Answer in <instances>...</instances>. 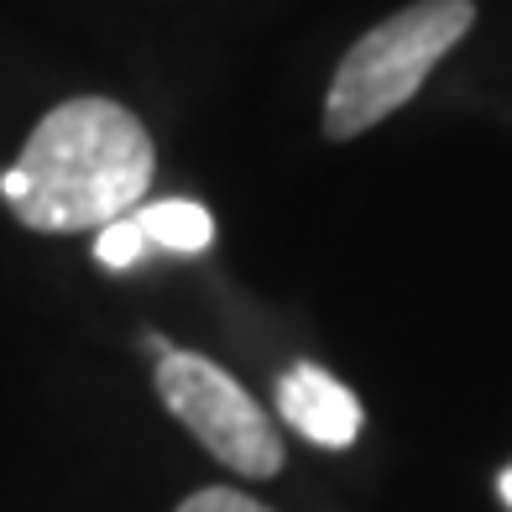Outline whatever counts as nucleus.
I'll return each instance as SVG.
<instances>
[{"label":"nucleus","instance_id":"obj_5","mask_svg":"<svg viewBox=\"0 0 512 512\" xmlns=\"http://www.w3.org/2000/svg\"><path fill=\"white\" fill-rule=\"evenodd\" d=\"M131 220L142 225V236L152 251H178V256H199L215 241V215L199 199H152L142 209H131Z\"/></svg>","mask_w":512,"mask_h":512},{"label":"nucleus","instance_id":"obj_6","mask_svg":"<svg viewBox=\"0 0 512 512\" xmlns=\"http://www.w3.org/2000/svg\"><path fill=\"white\" fill-rule=\"evenodd\" d=\"M147 251L152 246H147L142 225H136L131 215H121V220H110L105 230H95V262L110 267V272H131Z\"/></svg>","mask_w":512,"mask_h":512},{"label":"nucleus","instance_id":"obj_2","mask_svg":"<svg viewBox=\"0 0 512 512\" xmlns=\"http://www.w3.org/2000/svg\"><path fill=\"white\" fill-rule=\"evenodd\" d=\"M476 27V0H413L398 16L377 21L366 37L351 42L340 58L330 95H324V136L351 142V136L382 126L392 110H403L434 63Z\"/></svg>","mask_w":512,"mask_h":512},{"label":"nucleus","instance_id":"obj_9","mask_svg":"<svg viewBox=\"0 0 512 512\" xmlns=\"http://www.w3.org/2000/svg\"><path fill=\"white\" fill-rule=\"evenodd\" d=\"M497 492H502V502L512 507V471H502V481H497Z\"/></svg>","mask_w":512,"mask_h":512},{"label":"nucleus","instance_id":"obj_7","mask_svg":"<svg viewBox=\"0 0 512 512\" xmlns=\"http://www.w3.org/2000/svg\"><path fill=\"white\" fill-rule=\"evenodd\" d=\"M178 512H272L267 502H256L246 492H225V486H204V492L183 497Z\"/></svg>","mask_w":512,"mask_h":512},{"label":"nucleus","instance_id":"obj_3","mask_svg":"<svg viewBox=\"0 0 512 512\" xmlns=\"http://www.w3.org/2000/svg\"><path fill=\"white\" fill-rule=\"evenodd\" d=\"M152 382H157L162 408H168L215 460H225L236 476L267 481V476L283 471V434L272 429L267 408L256 403L225 366L204 361L194 351H173V356L157 361Z\"/></svg>","mask_w":512,"mask_h":512},{"label":"nucleus","instance_id":"obj_4","mask_svg":"<svg viewBox=\"0 0 512 512\" xmlns=\"http://www.w3.org/2000/svg\"><path fill=\"white\" fill-rule=\"evenodd\" d=\"M277 413L293 434H304L319 450H351L361 434V403L351 387H340L324 366L298 361L277 377Z\"/></svg>","mask_w":512,"mask_h":512},{"label":"nucleus","instance_id":"obj_8","mask_svg":"<svg viewBox=\"0 0 512 512\" xmlns=\"http://www.w3.org/2000/svg\"><path fill=\"white\" fill-rule=\"evenodd\" d=\"M147 351L162 361V356H173V345H168V335H147Z\"/></svg>","mask_w":512,"mask_h":512},{"label":"nucleus","instance_id":"obj_1","mask_svg":"<svg viewBox=\"0 0 512 512\" xmlns=\"http://www.w3.org/2000/svg\"><path fill=\"white\" fill-rule=\"evenodd\" d=\"M16 168L27 194L11 204V215L42 236H74L142 209L157 152L142 115L100 95H79L42 115Z\"/></svg>","mask_w":512,"mask_h":512}]
</instances>
